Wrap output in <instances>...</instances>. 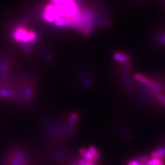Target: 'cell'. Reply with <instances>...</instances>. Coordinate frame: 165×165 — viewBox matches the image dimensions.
Returning a JSON list of instances; mask_svg holds the SVG:
<instances>
[{
	"label": "cell",
	"instance_id": "6da1fadb",
	"mask_svg": "<svg viewBox=\"0 0 165 165\" xmlns=\"http://www.w3.org/2000/svg\"><path fill=\"white\" fill-rule=\"evenodd\" d=\"M44 19L54 25L88 34L100 21V14L85 0H49L42 12Z\"/></svg>",
	"mask_w": 165,
	"mask_h": 165
},
{
	"label": "cell",
	"instance_id": "7a4b0ae2",
	"mask_svg": "<svg viewBox=\"0 0 165 165\" xmlns=\"http://www.w3.org/2000/svg\"><path fill=\"white\" fill-rule=\"evenodd\" d=\"M2 165H31V160L25 150L17 147L6 154Z\"/></svg>",
	"mask_w": 165,
	"mask_h": 165
},
{
	"label": "cell",
	"instance_id": "3957f363",
	"mask_svg": "<svg viewBox=\"0 0 165 165\" xmlns=\"http://www.w3.org/2000/svg\"><path fill=\"white\" fill-rule=\"evenodd\" d=\"M13 36L15 40L24 45L31 44L36 39V34L34 31L22 26L16 28L13 32Z\"/></svg>",
	"mask_w": 165,
	"mask_h": 165
},
{
	"label": "cell",
	"instance_id": "277c9868",
	"mask_svg": "<svg viewBox=\"0 0 165 165\" xmlns=\"http://www.w3.org/2000/svg\"><path fill=\"white\" fill-rule=\"evenodd\" d=\"M164 155H165V147H163L152 152L151 154V158L160 159L162 157H164Z\"/></svg>",
	"mask_w": 165,
	"mask_h": 165
},
{
	"label": "cell",
	"instance_id": "5b68a950",
	"mask_svg": "<svg viewBox=\"0 0 165 165\" xmlns=\"http://www.w3.org/2000/svg\"><path fill=\"white\" fill-rule=\"evenodd\" d=\"M160 163H162L160 160L158 158H152L151 160H148L146 163H143L141 165H158Z\"/></svg>",
	"mask_w": 165,
	"mask_h": 165
},
{
	"label": "cell",
	"instance_id": "8992f818",
	"mask_svg": "<svg viewBox=\"0 0 165 165\" xmlns=\"http://www.w3.org/2000/svg\"><path fill=\"white\" fill-rule=\"evenodd\" d=\"M153 92H154V96L157 97V98L158 99V100L160 102L163 103V102L165 100V98L163 96V94L161 92H160L159 91H157V90L153 91Z\"/></svg>",
	"mask_w": 165,
	"mask_h": 165
},
{
	"label": "cell",
	"instance_id": "52a82bcc",
	"mask_svg": "<svg viewBox=\"0 0 165 165\" xmlns=\"http://www.w3.org/2000/svg\"><path fill=\"white\" fill-rule=\"evenodd\" d=\"M141 164H142V163L139 161V160H131V161L129 162L127 165H141Z\"/></svg>",
	"mask_w": 165,
	"mask_h": 165
},
{
	"label": "cell",
	"instance_id": "ba28073f",
	"mask_svg": "<svg viewBox=\"0 0 165 165\" xmlns=\"http://www.w3.org/2000/svg\"><path fill=\"white\" fill-rule=\"evenodd\" d=\"M148 160H149V158L147 156H143L139 158V161L142 164L146 163L148 161Z\"/></svg>",
	"mask_w": 165,
	"mask_h": 165
},
{
	"label": "cell",
	"instance_id": "9c48e42d",
	"mask_svg": "<svg viewBox=\"0 0 165 165\" xmlns=\"http://www.w3.org/2000/svg\"><path fill=\"white\" fill-rule=\"evenodd\" d=\"M163 106H165V100L163 102Z\"/></svg>",
	"mask_w": 165,
	"mask_h": 165
},
{
	"label": "cell",
	"instance_id": "30bf717a",
	"mask_svg": "<svg viewBox=\"0 0 165 165\" xmlns=\"http://www.w3.org/2000/svg\"><path fill=\"white\" fill-rule=\"evenodd\" d=\"M158 165H163V163H160Z\"/></svg>",
	"mask_w": 165,
	"mask_h": 165
}]
</instances>
